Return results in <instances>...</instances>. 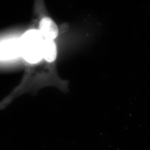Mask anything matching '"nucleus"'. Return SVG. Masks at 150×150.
<instances>
[{
  "label": "nucleus",
  "mask_w": 150,
  "mask_h": 150,
  "mask_svg": "<svg viewBox=\"0 0 150 150\" xmlns=\"http://www.w3.org/2000/svg\"><path fill=\"white\" fill-rule=\"evenodd\" d=\"M20 40L21 56L30 65L39 63L43 59V38L38 29H30L22 35Z\"/></svg>",
  "instance_id": "nucleus-1"
},
{
  "label": "nucleus",
  "mask_w": 150,
  "mask_h": 150,
  "mask_svg": "<svg viewBox=\"0 0 150 150\" xmlns=\"http://www.w3.org/2000/svg\"><path fill=\"white\" fill-rule=\"evenodd\" d=\"M38 31L43 39L55 40L59 36V29L54 20L47 15L41 17Z\"/></svg>",
  "instance_id": "nucleus-3"
},
{
  "label": "nucleus",
  "mask_w": 150,
  "mask_h": 150,
  "mask_svg": "<svg viewBox=\"0 0 150 150\" xmlns=\"http://www.w3.org/2000/svg\"><path fill=\"white\" fill-rule=\"evenodd\" d=\"M43 59L50 64H53L57 58V46L55 40L43 39L42 45Z\"/></svg>",
  "instance_id": "nucleus-4"
},
{
  "label": "nucleus",
  "mask_w": 150,
  "mask_h": 150,
  "mask_svg": "<svg viewBox=\"0 0 150 150\" xmlns=\"http://www.w3.org/2000/svg\"><path fill=\"white\" fill-rule=\"evenodd\" d=\"M21 56L20 39H9L0 42V60L16 59Z\"/></svg>",
  "instance_id": "nucleus-2"
}]
</instances>
